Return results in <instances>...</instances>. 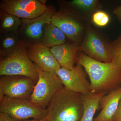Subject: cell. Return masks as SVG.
Returning a JSON list of instances; mask_svg holds the SVG:
<instances>
[{"label": "cell", "mask_w": 121, "mask_h": 121, "mask_svg": "<svg viewBox=\"0 0 121 121\" xmlns=\"http://www.w3.org/2000/svg\"><path fill=\"white\" fill-rule=\"evenodd\" d=\"M77 63L82 66L90 78L91 93L108 94L121 86V67L98 61L81 52L78 53Z\"/></svg>", "instance_id": "1"}, {"label": "cell", "mask_w": 121, "mask_h": 121, "mask_svg": "<svg viewBox=\"0 0 121 121\" xmlns=\"http://www.w3.org/2000/svg\"><path fill=\"white\" fill-rule=\"evenodd\" d=\"M83 95L64 87L54 95L47 109L48 121H80Z\"/></svg>", "instance_id": "2"}, {"label": "cell", "mask_w": 121, "mask_h": 121, "mask_svg": "<svg viewBox=\"0 0 121 121\" xmlns=\"http://www.w3.org/2000/svg\"><path fill=\"white\" fill-rule=\"evenodd\" d=\"M19 75L31 79L35 83L39 79L38 71L26 52L25 43L20 40L14 51L0 61V76Z\"/></svg>", "instance_id": "3"}, {"label": "cell", "mask_w": 121, "mask_h": 121, "mask_svg": "<svg viewBox=\"0 0 121 121\" xmlns=\"http://www.w3.org/2000/svg\"><path fill=\"white\" fill-rule=\"evenodd\" d=\"M35 64L39 79L29 100L38 107L46 109L54 95L64 86L56 74L44 71Z\"/></svg>", "instance_id": "4"}, {"label": "cell", "mask_w": 121, "mask_h": 121, "mask_svg": "<svg viewBox=\"0 0 121 121\" xmlns=\"http://www.w3.org/2000/svg\"><path fill=\"white\" fill-rule=\"evenodd\" d=\"M0 112L9 115L19 121L41 120L46 118L47 109L38 107L29 99L13 98L4 96L0 102Z\"/></svg>", "instance_id": "5"}, {"label": "cell", "mask_w": 121, "mask_h": 121, "mask_svg": "<svg viewBox=\"0 0 121 121\" xmlns=\"http://www.w3.org/2000/svg\"><path fill=\"white\" fill-rule=\"evenodd\" d=\"M46 0H2L0 9L22 19H31L38 17L48 9Z\"/></svg>", "instance_id": "6"}, {"label": "cell", "mask_w": 121, "mask_h": 121, "mask_svg": "<svg viewBox=\"0 0 121 121\" xmlns=\"http://www.w3.org/2000/svg\"><path fill=\"white\" fill-rule=\"evenodd\" d=\"M35 82L30 78L19 75H5L0 78V89L5 96L29 99Z\"/></svg>", "instance_id": "7"}, {"label": "cell", "mask_w": 121, "mask_h": 121, "mask_svg": "<svg viewBox=\"0 0 121 121\" xmlns=\"http://www.w3.org/2000/svg\"><path fill=\"white\" fill-rule=\"evenodd\" d=\"M80 52L98 61L111 63L110 43H107L92 29L87 26L84 39L79 45Z\"/></svg>", "instance_id": "8"}, {"label": "cell", "mask_w": 121, "mask_h": 121, "mask_svg": "<svg viewBox=\"0 0 121 121\" xmlns=\"http://www.w3.org/2000/svg\"><path fill=\"white\" fill-rule=\"evenodd\" d=\"M25 47L29 58L44 71L56 74V71L61 67L50 48L40 41L25 43Z\"/></svg>", "instance_id": "9"}, {"label": "cell", "mask_w": 121, "mask_h": 121, "mask_svg": "<svg viewBox=\"0 0 121 121\" xmlns=\"http://www.w3.org/2000/svg\"><path fill=\"white\" fill-rule=\"evenodd\" d=\"M64 86L70 90L83 95L91 92V83L87 79L84 68L77 63L73 69L69 70L61 67L56 72Z\"/></svg>", "instance_id": "10"}, {"label": "cell", "mask_w": 121, "mask_h": 121, "mask_svg": "<svg viewBox=\"0 0 121 121\" xmlns=\"http://www.w3.org/2000/svg\"><path fill=\"white\" fill-rule=\"evenodd\" d=\"M55 12L52 7H48L45 12L38 17L31 19H22L19 31L27 40L30 43L40 41L43 36L44 28L47 24L51 23Z\"/></svg>", "instance_id": "11"}, {"label": "cell", "mask_w": 121, "mask_h": 121, "mask_svg": "<svg viewBox=\"0 0 121 121\" xmlns=\"http://www.w3.org/2000/svg\"><path fill=\"white\" fill-rule=\"evenodd\" d=\"M68 38L74 43H78L82 33L83 27L73 18L61 12L55 13L52 16L51 22Z\"/></svg>", "instance_id": "12"}, {"label": "cell", "mask_w": 121, "mask_h": 121, "mask_svg": "<svg viewBox=\"0 0 121 121\" xmlns=\"http://www.w3.org/2000/svg\"><path fill=\"white\" fill-rule=\"evenodd\" d=\"M121 99V86L104 95L99 103V114L93 121H113Z\"/></svg>", "instance_id": "13"}, {"label": "cell", "mask_w": 121, "mask_h": 121, "mask_svg": "<svg viewBox=\"0 0 121 121\" xmlns=\"http://www.w3.org/2000/svg\"><path fill=\"white\" fill-rule=\"evenodd\" d=\"M51 52L61 67L69 70L73 69L77 63V56L80 52L79 46L65 43L50 48Z\"/></svg>", "instance_id": "14"}, {"label": "cell", "mask_w": 121, "mask_h": 121, "mask_svg": "<svg viewBox=\"0 0 121 121\" xmlns=\"http://www.w3.org/2000/svg\"><path fill=\"white\" fill-rule=\"evenodd\" d=\"M106 93H90L83 95V112L80 121H93L97 110L99 109V103Z\"/></svg>", "instance_id": "15"}, {"label": "cell", "mask_w": 121, "mask_h": 121, "mask_svg": "<svg viewBox=\"0 0 121 121\" xmlns=\"http://www.w3.org/2000/svg\"><path fill=\"white\" fill-rule=\"evenodd\" d=\"M66 36L58 28L51 23L45 25L43 36L40 41L51 48L66 43Z\"/></svg>", "instance_id": "16"}, {"label": "cell", "mask_w": 121, "mask_h": 121, "mask_svg": "<svg viewBox=\"0 0 121 121\" xmlns=\"http://www.w3.org/2000/svg\"><path fill=\"white\" fill-rule=\"evenodd\" d=\"M0 31L2 34L17 33L21 24L20 18L0 10Z\"/></svg>", "instance_id": "17"}, {"label": "cell", "mask_w": 121, "mask_h": 121, "mask_svg": "<svg viewBox=\"0 0 121 121\" xmlns=\"http://www.w3.org/2000/svg\"><path fill=\"white\" fill-rule=\"evenodd\" d=\"M0 38V55L5 58L13 52L20 41L17 33L3 34Z\"/></svg>", "instance_id": "18"}, {"label": "cell", "mask_w": 121, "mask_h": 121, "mask_svg": "<svg viewBox=\"0 0 121 121\" xmlns=\"http://www.w3.org/2000/svg\"><path fill=\"white\" fill-rule=\"evenodd\" d=\"M111 62L121 67V34L115 41L110 43Z\"/></svg>", "instance_id": "19"}, {"label": "cell", "mask_w": 121, "mask_h": 121, "mask_svg": "<svg viewBox=\"0 0 121 121\" xmlns=\"http://www.w3.org/2000/svg\"><path fill=\"white\" fill-rule=\"evenodd\" d=\"M97 0H73L70 2L72 6L83 11L93 9L98 3Z\"/></svg>", "instance_id": "20"}, {"label": "cell", "mask_w": 121, "mask_h": 121, "mask_svg": "<svg viewBox=\"0 0 121 121\" xmlns=\"http://www.w3.org/2000/svg\"><path fill=\"white\" fill-rule=\"evenodd\" d=\"M109 16L104 11H97L93 13L92 17L93 23L96 26L102 27L106 26L110 21Z\"/></svg>", "instance_id": "21"}, {"label": "cell", "mask_w": 121, "mask_h": 121, "mask_svg": "<svg viewBox=\"0 0 121 121\" xmlns=\"http://www.w3.org/2000/svg\"><path fill=\"white\" fill-rule=\"evenodd\" d=\"M113 121H121V99L117 109L113 117Z\"/></svg>", "instance_id": "22"}, {"label": "cell", "mask_w": 121, "mask_h": 121, "mask_svg": "<svg viewBox=\"0 0 121 121\" xmlns=\"http://www.w3.org/2000/svg\"><path fill=\"white\" fill-rule=\"evenodd\" d=\"M0 121H20L12 117L9 115L0 112Z\"/></svg>", "instance_id": "23"}, {"label": "cell", "mask_w": 121, "mask_h": 121, "mask_svg": "<svg viewBox=\"0 0 121 121\" xmlns=\"http://www.w3.org/2000/svg\"><path fill=\"white\" fill-rule=\"evenodd\" d=\"M113 13L117 16L119 22L121 23V6L116 7Z\"/></svg>", "instance_id": "24"}, {"label": "cell", "mask_w": 121, "mask_h": 121, "mask_svg": "<svg viewBox=\"0 0 121 121\" xmlns=\"http://www.w3.org/2000/svg\"><path fill=\"white\" fill-rule=\"evenodd\" d=\"M20 121H48L46 119V118L41 120H35V119H27V120H23Z\"/></svg>", "instance_id": "25"}, {"label": "cell", "mask_w": 121, "mask_h": 121, "mask_svg": "<svg viewBox=\"0 0 121 121\" xmlns=\"http://www.w3.org/2000/svg\"></svg>", "instance_id": "26"}]
</instances>
